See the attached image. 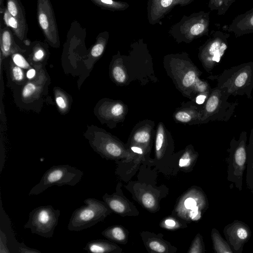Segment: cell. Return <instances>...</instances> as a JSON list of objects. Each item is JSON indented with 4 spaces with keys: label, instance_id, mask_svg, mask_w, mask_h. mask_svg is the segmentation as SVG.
<instances>
[{
    "label": "cell",
    "instance_id": "cell-1",
    "mask_svg": "<svg viewBox=\"0 0 253 253\" xmlns=\"http://www.w3.org/2000/svg\"><path fill=\"white\" fill-rule=\"evenodd\" d=\"M217 87L228 95H244L251 98L253 89V62H250L225 69L217 77Z\"/></svg>",
    "mask_w": 253,
    "mask_h": 253
},
{
    "label": "cell",
    "instance_id": "cell-2",
    "mask_svg": "<svg viewBox=\"0 0 253 253\" xmlns=\"http://www.w3.org/2000/svg\"><path fill=\"white\" fill-rule=\"evenodd\" d=\"M85 205L76 209L70 218L67 229L70 231H80L95 225L109 214L104 202L93 198L84 201Z\"/></svg>",
    "mask_w": 253,
    "mask_h": 253
},
{
    "label": "cell",
    "instance_id": "cell-3",
    "mask_svg": "<svg viewBox=\"0 0 253 253\" xmlns=\"http://www.w3.org/2000/svg\"><path fill=\"white\" fill-rule=\"evenodd\" d=\"M84 172L69 165L53 166L43 174L39 182L30 191L28 195H39L52 186H75L82 178Z\"/></svg>",
    "mask_w": 253,
    "mask_h": 253
},
{
    "label": "cell",
    "instance_id": "cell-4",
    "mask_svg": "<svg viewBox=\"0 0 253 253\" xmlns=\"http://www.w3.org/2000/svg\"><path fill=\"white\" fill-rule=\"evenodd\" d=\"M247 133L242 131L236 140L233 137L227 149V180L234 183L235 187L242 191L244 172L247 164Z\"/></svg>",
    "mask_w": 253,
    "mask_h": 253
},
{
    "label": "cell",
    "instance_id": "cell-5",
    "mask_svg": "<svg viewBox=\"0 0 253 253\" xmlns=\"http://www.w3.org/2000/svg\"><path fill=\"white\" fill-rule=\"evenodd\" d=\"M60 211L52 205L41 206L29 213V219L24 227L30 229L32 233L44 238L52 237L58 224Z\"/></svg>",
    "mask_w": 253,
    "mask_h": 253
},
{
    "label": "cell",
    "instance_id": "cell-6",
    "mask_svg": "<svg viewBox=\"0 0 253 253\" xmlns=\"http://www.w3.org/2000/svg\"><path fill=\"white\" fill-rule=\"evenodd\" d=\"M229 96L222 88L217 86L212 89L206 102L202 120L228 121L238 104L228 101Z\"/></svg>",
    "mask_w": 253,
    "mask_h": 253
},
{
    "label": "cell",
    "instance_id": "cell-7",
    "mask_svg": "<svg viewBox=\"0 0 253 253\" xmlns=\"http://www.w3.org/2000/svg\"><path fill=\"white\" fill-rule=\"evenodd\" d=\"M37 16L46 41L52 46L58 47L60 45L59 32L50 0H37Z\"/></svg>",
    "mask_w": 253,
    "mask_h": 253
},
{
    "label": "cell",
    "instance_id": "cell-8",
    "mask_svg": "<svg viewBox=\"0 0 253 253\" xmlns=\"http://www.w3.org/2000/svg\"><path fill=\"white\" fill-rule=\"evenodd\" d=\"M230 35L220 31H215L208 42L202 56L203 62L210 71L219 63L228 48Z\"/></svg>",
    "mask_w": 253,
    "mask_h": 253
},
{
    "label": "cell",
    "instance_id": "cell-9",
    "mask_svg": "<svg viewBox=\"0 0 253 253\" xmlns=\"http://www.w3.org/2000/svg\"><path fill=\"white\" fill-rule=\"evenodd\" d=\"M223 232L233 253H242L244 245L249 241L252 235L249 226L239 220H235L226 225Z\"/></svg>",
    "mask_w": 253,
    "mask_h": 253
},
{
    "label": "cell",
    "instance_id": "cell-10",
    "mask_svg": "<svg viewBox=\"0 0 253 253\" xmlns=\"http://www.w3.org/2000/svg\"><path fill=\"white\" fill-rule=\"evenodd\" d=\"M226 30L234 33L236 37L253 33V7L237 15L227 27Z\"/></svg>",
    "mask_w": 253,
    "mask_h": 253
},
{
    "label": "cell",
    "instance_id": "cell-11",
    "mask_svg": "<svg viewBox=\"0 0 253 253\" xmlns=\"http://www.w3.org/2000/svg\"><path fill=\"white\" fill-rule=\"evenodd\" d=\"M4 24L10 28L13 33L27 45H30L31 42L27 39L28 25H26L12 16L7 11L6 7L0 13Z\"/></svg>",
    "mask_w": 253,
    "mask_h": 253
},
{
    "label": "cell",
    "instance_id": "cell-12",
    "mask_svg": "<svg viewBox=\"0 0 253 253\" xmlns=\"http://www.w3.org/2000/svg\"><path fill=\"white\" fill-rule=\"evenodd\" d=\"M13 32L10 28L4 24L3 26L0 24V48L2 54L6 56L14 49H16Z\"/></svg>",
    "mask_w": 253,
    "mask_h": 253
},
{
    "label": "cell",
    "instance_id": "cell-13",
    "mask_svg": "<svg viewBox=\"0 0 253 253\" xmlns=\"http://www.w3.org/2000/svg\"><path fill=\"white\" fill-rule=\"evenodd\" d=\"M247 164L246 183L247 189L253 194V127L247 148Z\"/></svg>",
    "mask_w": 253,
    "mask_h": 253
},
{
    "label": "cell",
    "instance_id": "cell-14",
    "mask_svg": "<svg viewBox=\"0 0 253 253\" xmlns=\"http://www.w3.org/2000/svg\"><path fill=\"white\" fill-rule=\"evenodd\" d=\"M116 249L114 245L104 240H94L88 242L84 250L88 253H104L113 252Z\"/></svg>",
    "mask_w": 253,
    "mask_h": 253
},
{
    "label": "cell",
    "instance_id": "cell-15",
    "mask_svg": "<svg viewBox=\"0 0 253 253\" xmlns=\"http://www.w3.org/2000/svg\"><path fill=\"white\" fill-rule=\"evenodd\" d=\"M213 249L215 253H233L226 240L221 236L219 232L215 228L211 232Z\"/></svg>",
    "mask_w": 253,
    "mask_h": 253
},
{
    "label": "cell",
    "instance_id": "cell-16",
    "mask_svg": "<svg viewBox=\"0 0 253 253\" xmlns=\"http://www.w3.org/2000/svg\"><path fill=\"white\" fill-rule=\"evenodd\" d=\"M6 7L8 12L24 24L27 25L26 12L20 0H6Z\"/></svg>",
    "mask_w": 253,
    "mask_h": 253
},
{
    "label": "cell",
    "instance_id": "cell-17",
    "mask_svg": "<svg viewBox=\"0 0 253 253\" xmlns=\"http://www.w3.org/2000/svg\"><path fill=\"white\" fill-rule=\"evenodd\" d=\"M102 234L109 239L117 241H122L125 238L124 231L119 226L108 228L103 231Z\"/></svg>",
    "mask_w": 253,
    "mask_h": 253
},
{
    "label": "cell",
    "instance_id": "cell-18",
    "mask_svg": "<svg viewBox=\"0 0 253 253\" xmlns=\"http://www.w3.org/2000/svg\"><path fill=\"white\" fill-rule=\"evenodd\" d=\"M236 0H211V8L217 10L218 15L224 14Z\"/></svg>",
    "mask_w": 253,
    "mask_h": 253
},
{
    "label": "cell",
    "instance_id": "cell-19",
    "mask_svg": "<svg viewBox=\"0 0 253 253\" xmlns=\"http://www.w3.org/2000/svg\"><path fill=\"white\" fill-rule=\"evenodd\" d=\"M104 49V42L100 36L97 38L96 42L92 47L90 54L93 57H98L103 53Z\"/></svg>",
    "mask_w": 253,
    "mask_h": 253
},
{
    "label": "cell",
    "instance_id": "cell-20",
    "mask_svg": "<svg viewBox=\"0 0 253 253\" xmlns=\"http://www.w3.org/2000/svg\"><path fill=\"white\" fill-rule=\"evenodd\" d=\"M12 59L14 63L20 68L27 69L30 66L28 62L20 53H13L12 55Z\"/></svg>",
    "mask_w": 253,
    "mask_h": 253
},
{
    "label": "cell",
    "instance_id": "cell-21",
    "mask_svg": "<svg viewBox=\"0 0 253 253\" xmlns=\"http://www.w3.org/2000/svg\"><path fill=\"white\" fill-rule=\"evenodd\" d=\"M208 26V22H205L204 20L202 22L195 24L191 28L190 32L192 35H199L206 30Z\"/></svg>",
    "mask_w": 253,
    "mask_h": 253
},
{
    "label": "cell",
    "instance_id": "cell-22",
    "mask_svg": "<svg viewBox=\"0 0 253 253\" xmlns=\"http://www.w3.org/2000/svg\"><path fill=\"white\" fill-rule=\"evenodd\" d=\"M196 78V74L195 72L190 70L184 76L182 80V84L185 87H190L194 83Z\"/></svg>",
    "mask_w": 253,
    "mask_h": 253
},
{
    "label": "cell",
    "instance_id": "cell-23",
    "mask_svg": "<svg viewBox=\"0 0 253 253\" xmlns=\"http://www.w3.org/2000/svg\"><path fill=\"white\" fill-rule=\"evenodd\" d=\"M204 252V247L201 236L198 234L195 239L190 253H201Z\"/></svg>",
    "mask_w": 253,
    "mask_h": 253
},
{
    "label": "cell",
    "instance_id": "cell-24",
    "mask_svg": "<svg viewBox=\"0 0 253 253\" xmlns=\"http://www.w3.org/2000/svg\"><path fill=\"white\" fill-rule=\"evenodd\" d=\"M134 140L135 142L138 143H146L150 138V135L149 133L144 130H141L136 132L134 135Z\"/></svg>",
    "mask_w": 253,
    "mask_h": 253
},
{
    "label": "cell",
    "instance_id": "cell-25",
    "mask_svg": "<svg viewBox=\"0 0 253 253\" xmlns=\"http://www.w3.org/2000/svg\"><path fill=\"white\" fill-rule=\"evenodd\" d=\"M113 75L116 81L123 83L126 79V75L124 70L119 66H116L113 69Z\"/></svg>",
    "mask_w": 253,
    "mask_h": 253
},
{
    "label": "cell",
    "instance_id": "cell-26",
    "mask_svg": "<svg viewBox=\"0 0 253 253\" xmlns=\"http://www.w3.org/2000/svg\"><path fill=\"white\" fill-rule=\"evenodd\" d=\"M164 140V135L163 127L161 126H159L158 130L156 139V145L155 148L157 151H159L163 145Z\"/></svg>",
    "mask_w": 253,
    "mask_h": 253
},
{
    "label": "cell",
    "instance_id": "cell-27",
    "mask_svg": "<svg viewBox=\"0 0 253 253\" xmlns=\"http://www.w3.org/2000/svg\"><path fill=\"white\" fill-rule=\"evenodd\" d=\"M142 201L144 206L147 208H151L155 205V200L150 193L144 194L142 196Z\"/></svg>",
    "mask_w": 253,
    "mask_h": 253
},
{
    "label": "cell",
    "instance_id": "cell-28",
    "mask_svg": "<svg viewBox=\"0 0 253 253\" xmlns=\"http://www.w3.org/2000/svg\"><path fill=\"white\" fill-rule=\"evenodd\" d=\"M36 90V86L32 83L27 84L23 88L22 95L23 97L27 98L31 96Z\"/></svg>",
    "mask_w": 253,
    "mask_h": 253
},
{
    "label": "cell",
    "instance_id": "cell-29",
    "mask_svg": "<svg viewBox=\"0 0 253 253\" xmlns=\"http://www.w3.org/2000/svg\"><path fill=\"white\" fill-rule=\"evenodd\" d=\"M175 118L180 122L187 123L191 120L192 116L186 112L180 111L175 114Z\"/></svg>",
    "mask_w": 253,
    "mask_h": 253
},
{
    "label": "cell",
    "instance_id": "cell-30",
    "mask_svg": "<svg viewBox=\"0 0 253 253\" xmlns=\"http://www.w3.org/2000/svg\"><path fill=\"white\" fill-rule=\"evenodd\" d=\"M149 246L151 250L158 253H163L166 250L164 245L157 241H152L150 242Z\"/></svg>",
    "mask_w": 253,
    "mask_h": 253
},
{
    "label": "cell",
    "instance_id": "cell-31",
    "mask_svg": "<svg viewBox=\"0 0 253 253\" xmlns=\"http://www.w3.org/2000/svg\"><path fill=\"white\" fill-rule=\"evenodd\" d=\"M124 111L123 106L119 103H117L112 107L111 112L113 116L115 117H119L122 115Z\"/></svg>",
    "mask_w": 253,
    "mask_h": 253
},
{
    "label": "cell",
    "instance_id": "cell-32",
    "mask_svg": "<svg viewBox=\"0 0 253 253\" xmlns=\"http://www.w3.org/2000/svg\"><path fill=\"white\" fill-rule=\"evenodd\" d=\"M12 74L14 79L17 81H20L23 79V72L21 68L17 66L13 68Z\"/></svg>",
    "mask_w": 253,
    "mask_h": 253
},
{
    "label": "cell",
    "instance_id": "cell-33",
    "mask_svg": "<svg viewBox=\"0 0 253 253\" xmlns=\"http://www.w3.org/2000/svg\"><path fill=\"white\" fill-rule=\"evenodd\" d=\"M191 162V157L189 154L185 153L179 160V165L181 167H187L190 165Z\"/></svg>",
    "mask_w": 253,
    "mask_h": 253
},
{
    "label": "cell",
    "instance_id": "cell-34",
    "mask_svg": "<svg viewBox=\"0 0 253 253\" xmlns=\"http://www.w3.org/2000/svg\"><path fill=\"white\" fill-rule=\"evenodd\" d=\"M184 204L186 209L190 210H192L197 206V201L192 198H187L185 200Z\"/></svg>",
    "mask_w": 253,
    "mask_h": 253
},
{
    "label": "cell",
    "instance_id": "cell-35",
    "mask_svg": "<svg viewBox=\"0 0 253 253\" xmlns=\"http://www.w3.org/2000/svg\"><path fill=\"white\" fill-rule=\"evenodd\" d=\"M19 251L18 252L20 253H41L40 251L34 249H31L23 243L21 244V245L19 246Z\"/></svg>",
    "mask_w": 253,
    "mask_h": 253
},
{
    "label": "cell",
    "instance_id": "cell-36",
    "mask_svg": "<svg viewBox=\"0 0 253 253\" xmlns=\"http://www.w3.org/2000/svg\"><path fill=\"white\" fill-rule=\"evenodd\" d=\"M201 216V212L199 211V208L198 206L195 207L194 208L191 210L190 212V217L194 219L196 218V217H200Z\"/></svg>",
    "mask_w": 253,
    "mask_h": 253
},
{
    "label": "cell",
    "instance_id": "cell-37",
    "mask_svg": "<svg viewBox=\"0 0 253 253\" xmlns=\"http://www.w3.org/2000/svg\"><path fill=\"white\" fill-rule=\"evenodd\" d=\"M56 103L58 107L61 109H64L66 107V102L61 96H58L56 98Z\"/></svg>",
    "mask_w": 253,
    "mask_h": 253
},
{
    "label": "cell",
    "instance_id": "cell-38",
    "mask_svg": "<svg viewBox=\"0 0 253 253\" xmlns=\"http://www.w3.org/2000/svg\"><path fill=\"white\" fill-rule=\"evenodd\" d=\"M207 96L206 93L198 95L196 98V102L199 105L203 104L206 100Z\"/></svg>",
    "mask_w": 253,
    "mask_h": 253
},
{
    "label": "cell",
    "instance_id": "cell-39",
    "mask_svg": "<svg viewBox=\"0 0 253 253\" xmlns=\"http://www.w3.org/2000/svg\"><path fill=\"white\" fill-rule=\"evenodd\" d=\"M36 75V71L34 69H30L27 72L26 76L27 78L31 79L33 78Z\"/></svg>",
    "mask_w": 253,
    "mask_h": 253
},
{
    "label": "cell",
    "instance_id": "cell-40",
    "mask_svg": "<svg viewBox=\"0 0 253 253\" xmlns=\"http://www.w3.org/2000/svg\"><path fill=\"white\" fill-rule=\"evenodd\" d=\"M172 0H162L161 4L163 7H166L170 5Z\"/></svg>",
    "mask_w": 253,
    "mask_h": 253
},
{
    "label": "cell",
    "instance_id": "cell-41",
    "mask_svg": "<svg viewBox=\"0 0 253 253\" xmlns=\"http://www.w3.org/2000/svg\"><path fill=\"white\" fill-rule=\"evenodd\" d=\"M165 224L169 226L172 227L175 226V222L172 219H167L165 221Z\"/></svg>",
    "mask_w": 253,
    "mask_h": 253
},
{
    "label": "cell",
    "instance_id": "cell-42",
    "mask_svg": "<svg viewBox=\"0 0 253 253\" xmlns=\"http://www.w3.org/2000/svg\"><path fill=\"white\" fill-rule=\"evenodd\" d=\"M131 150L134 152L138 153V154H141L142 153V151L141 149H140L139 147H134H134H131Z\"/></svg>",
    "mask_w": 253,
    "mask_h": 253
},
{
    "label": "cell",
    "instance_id": "cell-43",
    "mask_svg": "<svg viewBox=\"0 0 253 253\" xmlns=\"http://www.w3.org/2000/svg\"><path fill=\"white\" fill-rule=\"evenodd\" d=\"M6 7L4 5V0H0V13H1L2 11L4 9V8Z\"/></svg>",
    "mask_w": 253,
    "mask_h": 253
}]
</instances>
